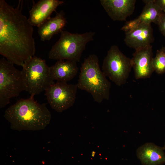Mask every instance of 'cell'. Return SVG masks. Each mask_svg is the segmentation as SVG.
Wrapping results in <instances>:
<instances>
[{
	"instance_id": "cell-20",
	"label": "cell",
	"mask_w": 165,
	"mask_h": 165,
	"mask_svg": "<svg viewBox=\"0 0 165 165\" xmlns=\"http://www.w3.org/2000/svg\"><path fill=\"white\" fill-rule=\"evenodd\" d=\"M154 2L165 13V0H154Z\"/></svg>"
},
{
	"instance_id": "cell-19",
	"label": "cell",
	"mask_w": 165,
	"mask_h": 165,
	"mask_svg": "<svg viewBox=\"0 0 165 165\" xmlns=\"http://www.w3.org/2000/svg\"><path fill=\"white\" fill-rule=\"evenodd\" d=\"M158 25L161 33L165 37V13L161 17Z\"/></svg>"
},
{
	"instance_id": "cell-1",
	"label": "cell",
	"mask_w": 165,
	"mask_h": 165,
	"mask_svg": "<svg viewBox=\"0 0 165 165\" xmlns=\"http://www.w3.org/2000/svg\"><path fill=\"white\" fill-rule=\"evenodd\" d=\"M22 0L14 8L0 0V54L21 66L36 51L33 26L22 13Z\"/></svg>"
},
{
	"instance_id": "cell-12",
	"label": "cell",
	"mask_w": 165,
	"mask_h": 165,
	"mask_svg": "<svg viewBox=\"0 0 165 165\" xmlns=\"http://www.w3.org/2000/svg\"><path fill=\"white\" fill-rule=\"evenodd\" d=\"M125 35V44L135 50L151 45L154 41L151 24L141 23L136 28Z\"/></svg>"
},
{
	"instance_id": "cell-14",
	"label": "cell",
	"mask_w": 165,
	"mask_h": 165,
	"mask_svg": "<svg viewBox=\"0 0 165 165\" xmlns=\"http://www.w3.org/2000/svg\"><path fill=\"white\" fill-rule=\"evenodd\" d=\"M66 23L63 11L57 13L54 17H51L38 27V33L41 41L50 40L53 35L63 30Z\"/></svg>"
},
{
	"instance_id": "cell-15",
	"label": "cell",
	"mask_w": 165,
	"mask_h": 165,
	"mask_svg": "<svg viewBox=\"0 0 165 165\" xmlns=\"http://www.w3.org/2000/svg\"><path fill=\"white\" fill-rule=\"evenodd\" d=\"M78 71L76 63L68 60L57 61L50 67L51 75L57 82H67L76 76Z\"/></svg>"
},
{
	"instance_id": "cell-5",
	"label": "cell",
	"mask_w": 165,
	"mask_h": 165,
	"mask_svg": "<svg viewBox=\"0 0 165 165\" xmlns=\"http://www.w3.org/2000/svg\"><path fill=\"white\" fill-rule=\"evenodd\" d=\"M22 67L25 90L31 96L39 94L55 83L45 60L35 55Z\"/></svg>"
},
{
	"instance_id": "cell-2",
	"label": "cell",
	"mask_w": 165,
	"mask_h": 165,
	"mask_svg": "<svg viewBox=\"0 0 165 165\" xmlns=\"http://www.w3.org/2000/svg\"><path fill=\"white\" fill-rule=\"evenodd\" d=\"M4 117L10 123L11 129L19 131L44 129L51 118L46 104H40L32 96L28 99H20L9 107Z\"/></svg>"
},
{
	"instance_id": "cell-3",
	"label": "cell",
	"mask_w": 165,
	"mask_h": 165,
	"mask_svg": "<svg viewBox=\"0 0 165 165\" xmlns=\"http://www.w3.org/2000/svg\"><path fill=\"white\" fill-rule=\"evenodd\" d=\"M77 85L79 89L90 94L97 103L109 99L111 83L101 71L96 55H90L84 59Z\"/></svg>"
},
{
	"instance_id": "cell-21",
	"label": "cell",
	"mask_w": 165,
	"mask_h": 165,
	"mask_svg": "<svg viewBox=\"0 0 165 165\" xmlns=\"http://www.w3.org/2000/svg\"><path fill=\"white\" fill-rule=\"evenodd\" d=\"M96 152L94 151H93L92 152V157H94V156Z\"/></svg>"
},
{
	"instance_id": "cell-4",
	"label": "cell",
	"mask_w": 165,
	"mask_h": 165,
	"mask_svg": "<svg viewBox=\"0 0 165 165\" xmlns=\"http://www.w3.org/2000/svg\"><path fill=\"white\" fill-rule=\"evenodd\" d=\"M95 34L92 31L78 34L62 30L59 39L49 52V58L57 61L79 62L86 44L93 40Z\"/></svg>"
},
{
	"instance_id": "cell-7",
	"label": "cell",
	"mask_w": 165,
	"mask_h": 165,
	"mask_svg": "<svg viewBox=\"0 0 165 165\" xmlns=\"http://www.w3.org/2000/svg\"><path fill=\"white\" fill-rule=\"evenodd\" d=\"M132 68L131 59L127 57L116 45L111 46L103 61L102 71L116 85L126 82Z\"/></svg>"
},
{
	"instance_id": "cell-10",
	"label": "cell",
	"mask_w": 165,
	"mask_h": 165,
	"mask_svg": "<svg viewBox=\"0 0 165 165\" xmlns=\"http://www.w3.org/2000/svg\"><path fill=\"white\" fill-rule=\"evenodd\" d=\"M64 3L59 0H40L34 3L29 11L28 20L33 26L38 28L50 19L52 13Z\"/></svg>"
},
{
	"instance_id": "cell-22",
	"label": "cell",
	"mask_w": 165,
	"mask_h": 165,
	"mask_svg": "<svg viewBox=\"0 0 165 165\" xmlns=\"http://www.w3.org/2000/svg\"><path fill=\"white\" fill-rule=\"evenodd\" d=\"M163 149H164V150L165 149V142L164 146L163 147Z\"/></svg>"
},
{
	"instance_id": "cell-18",
	"label": "cell",
	"mask_w": 165,
	"mask_h": 165,
	"mask_svg": "<svg viewBox=\"0 0 165 165\" xmlns=\"http://www.w3.org/2000/svg\"><path fill=\"white\" fill-rule=\"evenodd\" d=\"M141 22L138 18L126 21L124 25L121 28V30L125 33L133 31L136 28Z\"/></svg>"
},
{
	"instance_id": "cell-13",
	"label": "cell",
	"mask_w": 165,
	"mask_h": 165,
	"mask_svg": "<svg viewBox=\"0 0 165 165\" xmlns=\"http://www.w3.org/2000/svg\"><path fill=\"white\" fill-rule=\"evenodd\" d=\"M163 147L148 142L139 147L137 156L142 165H162L165 163V152Z\"/></svg>"
},
{
	"instance_id": "cell-17",
	"label": "cell",
	"mask_w": 165,
	"mask_h": 165,
	"mask_svg": "<svg viewBox=\"0 0 165 165\" xmlns=\"http://www.w3.org/2000/svg\"><path fill=\"white\" fill-rule=\"evenodd\" d=\"M153 65L154 71L158 74L165 73V47L157 50L155 57H153Z\"/></svg>"
},
{
	"instance_id": "cell-6",
	"label": "cell",
	"mask_w": 165,
	"mask_h": 165,
	"mask_svg": "<svg viewBox=\"0 0 165 165\" xmlns=\"http://www.w3.org/2000/svg\"><path fill=\"white\" fill-rule=\"evenodd\" d=\"M5 57L0 60V107H5L12 98L25 90L21 71Z\"/></svg>"
},
{
	"instance_id": "cell-9",
	"label": "cell",
	"mask_w": 165,
	"mask_h": 165,
	"mask_svg": "<svg viewBox=\"0 0 165 165\" xmlns=\"http://www.w3.org/2000/svg\"><path fill=\"white\" fill-rule=\"evenodd\" d=\"M131 59L136 79L149 78L154 71L151 45L135 50Z\"/></svg>"
},
{
	"instance_id": "cell-8",
	"label": "cell",
	"mask_w": 165,
	"mask_h": 165,
	"mask_svg": "<svg viewBox=\"0 0 165 165\" xmlns=\"http://www.w3.org/2000/svg\"><path fill=\"white\" fill-rule=\"evenodd\" d=\"M78 88L77 84L57 82L45 91V95L51 107L61 112L74 104Z\"/></svg>"
},
{
	"instance_id": "cell-11",
	"label": "cell",
	"mask_w": 165,
	"mask_h": 165,
	"mask_svg": "<svg viewBox=\"0 0 165 165\" xmlns=\"http://www.w3.org/2000/svg\"><path fill=\"white\" fill-rule=\"evenodd\" d=\"M136 0H101V5L114 21H123L134 13Z\"/></svg>"
},
{
	"instance_id": "cell-16",
	"label": "cell",
	"mask_w": 165,
	"mask_h": 165,
	"mask_svg": "<svg viewBox=\"0 0 165 165\" xmlns=\"http://www.w3.org/2000/svg\"><path fill=\"white\" fill-rule=\"evenodd\" d=\"M145 5L138 17L140 22L147 24H158L164 13L154 2V0H143Z\"/></svg>"
}]
</instances>
